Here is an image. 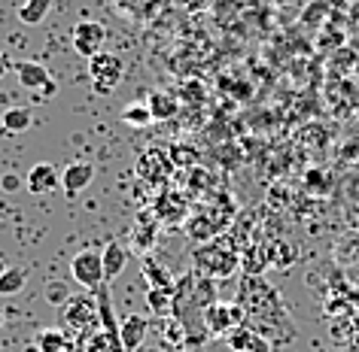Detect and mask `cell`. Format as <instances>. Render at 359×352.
I'll return each mask as SVG.
<instances>
[{
    "label": "cell",
    "mask_w": 359,
    "mask_h": 352,
    "mask_svg": "<svg viewBox=\"0 0 359 352\" xmlns=\"http://www.w3.org/2000/svg\"><path fill=\"white\" fill-rule=\"evenodd\" d=\"M238 307L244 310V319H250V328L253 331L265 328L271 343L292 334L280 295H277V288H271L265 279L247 276L244 286H241V295H238Z\"/></svg>",
    "instance_id": "1"
},
{
    "label": "cell",
    "mask_w": 359,
    "mask_h": 352,
    "mask_svg": "<svg viewBox=\"0 0 359 352\" xmlns=\"http://www.w3.org/2000/svg\"><path fill=\"white\" fill-rule=\"evenodd\" d=\"M195 267H198L201 276H210V279H229L241 270V255L238 249H231L226 240H213L208 246H198L195 249Z\"/></svg>",
    "instance_id": "2"
},
{
    "label": "cell",
    "mask_w": 359,
    "mask_h": 352,
    "mask_svg": "<svg viewBox=\"0 0 359 352\" xmlns=\"http://www.w3.org/2000/svg\"><path fill=\"white\" fill-rule=\"evenodd\" d=\"M61 322H65V328L74 331L79 340H86L92 331L101 328V319H97V297L74 295L65 307H61Z\"/></svg>",
    "instance_id": "3"
},
{
    "label": "cell",
    "mask_w": 359,
    "mask_h": 352,
    "mask_svg": "<svg viewBox=\"0 0 359 352\" xmlns=\"http://www.w3.org/2000/svg\"><path fill=\"white\" fill-rule=\"evenodd\" d=\"M201 325L210 337H229L238 325H244V310L238 304H226V301H213L204 307L201 313Z\"/></svg>",
    "instance_id": "4"
},
{
    "label": "cell",
    "mask_w": 359,
    "mask_h": 352,
    "mask_svg": "<svg viewBox=\"0 0 359 352\" xmlns=\"http://www.w3.org/2000/svg\"><path fill=\"white\" fill-rule=\"evenodd\" d=\"M88 76H92V88L97 94H113L125 76V64L113 52H101L88 61Z\"/></svg>",
    "instance_id": "5"
},
{
    "label": "cell",
    "mask_w": 359,
    "mask_h": 352,
    "mask_svg": "<svg viewBox=\"0 0 359 352\" xmlns=\"http://www.w3.org/2000/svg\"><path fill=\"white\" fill-rule=\"evenodd\" d=\"M70 276L76 279L83 288H88V292H97L107 279H104V258L97 249H83L76 252L74 261H70Z\"/></svg>",
    "instance_id": "6"
},
{
    "label": "cell",
    "mask_w": 359,
    "mask_h": 352,
    "mask_svg": "<svg viewBox=\"0 0 359 352\" xmlns=\"http://www.w3.org/2000/svg\"><path fill=\"white\" fill-rule=\"evenodd\" d=\"M137 176L147 185H165L174 176V161L165 149H147L137 158Z\"/></svg>",
    "instance_id": "7"
},
{
    "label": "cell",
    "mask_w": 359,
    "mask_h": 352,
    "mask_svg": "<svg viewBox=\"0 0 359 352\" xmlns=\"http://www.w3.org/2000/svg\"><path fill=\"white\" fill-rule=\"evenodd\" d=\"M70 40H74V49L79 52V55L92 61L95 55H101V52H104V43H107V28H104L101 22L83 19L79 24H74V34H70Z\"/></svg>",
    "instance_id": "8"
},
{
    "label": "cell",
    "mask_w": 359,
    "mask_h": 352,
    "mask_svg": "<svg viewBox=\"0 0 359 352\" xmlns=\"http://www.w3.org/2000/svg\"><path fill=\"white\" fill-rule=\"evenodd\" d=\"M95 174L97 170H95V164H88V161H70V164L61 170V188L74 197L95 183Z\"/></svg>",
    "instance_id": "9"
},
{
    "label": "cell",
    "mask_w": 359,
    "mask_h": 352,
    "mask_svg": "<svg viewBox=\"0 0 359 352\" xmlns=\"http://www.w3.org/2000/svg\"><path fill=\"white\" fill-rule=\"evenodd\" d=\"M25 185H28L31 195H49L55 192L61 185V174L55 170V164H49V161H40V164H34L28 170V176H25Z\"/></svg>",
    "instance_id": "10"
},
{
    "label": "cell",
    "mask_w": 359,
    "mask_h": 352,
    "mask_svg": "<svg viewBox=\"0 0 359 352\" xmlns=\"http://www.w3.org/2000/svg\"><path fill=\"white\" fill-rule=\"evenodd\" d=\"M149 334V319L147 316H125L119 322V337H122V349L125 352H137L147 343Z\"/></svg>",
    "instance_id": "11"
},
{
    "label": "cell",
    "mask_w": 359,
    "mask_h": 352,
    "mask_svg": "<svg viewBox=\"0 0 359 352\" xmlns=\"http://www.w3.org/2000/svg\"><path fill=\"white\" fill-rule=\"evenodd\" d=\"M15 76H19V83L25 88H31V92H52V79H49V70L40 64V61H19L15 64Z\"/></svg>",
    "instance_id": "12"
},
{
    "label": "cell",
    "mask_w": 359,
    "mask_h": 352,
    "mask_svg": "<svg viewBox=\"0 0 359 352\" xmlns=\"http://www.w3.org/2000/svg\"><path fill=\"white\" fill-rule=\"evenodd\" d=\"M101 258H104V279H119L122 270L128 267V246L119 240H110L107 246L101 249Z\"/></svg>",
    "instance_id": "13"
},
{
    "label": "cell",
    "mask_w": 359,
    "mask_h": 352,
    "mask_svg": "<svg viewBox=\"0 0 359 352\" xmlns=\"http://www.w3.org/2000/svg\"><path fill=\"white\" fill-rule=\"evenodd\" d=\"M156 216L168 225H183L189 216V204L183 195H161L156 201Z\"/></svg>",
    "instance_id": "14"
},
{
    "label": "cell",
    "mask_w": 359,
    "mask_h": 352,
    "mask_svg": "<svg viewBox=\"0 0 359 352\" xmlns=\"http://www.w3.org/2000/svg\"><path fill=\"white\" fill-rule=\"evenodd\" d=\"M147 106L152 113V122H168V119H174L177 110H180V104L165 92H149L147 94Z\"/></svg>",
    "instance_id": "15"
},
{
    "label": "cell",
    "mask_w": 359,
    "mask_h": 352,
    "mask_svg": "<svg viewBox=\"0 0 359 352\" xmlns=\"http://www.w3.org/2000/svg\"><path fill=\"white\" fill-rule=\"evenodd\" d=\"M143 276L149 279V288H165V292H174L177 288L174 276L165 274V267H161L156 258H143Z\"/></svg>",
    "instance_id": "16"
},
{
    "label": "cell",
    "mask_w": 359,
    "mask_h": 352,
    "mask_svg": "<svg viewBox=\"0 0 359 352\" xmlns=\"http://www.w3.org/2000/svg\"><path fill=\"white\" fill-rule=\"evenodd\" d=\"M0 122H4L6 134H22V131H28L34 125V113L28 110V106H13V110L4 113V119Z\"/></svg>",
    "instance_id": "17"
},
{
    "label": "cell",
    "mask_w": 359,
    "mask_h": 352,
    "mask_svg": "<svg viewBox=\"0 0 359 352\" xmlns=\"http://www.w3.org/2000/svg\"><path fill=\"white\" fill-rule=\"evenodd\" d=\"M52 3H55V0H25L19 6V22L22 24H43V19H46L52 10Z\"/></svg>",
    "instance_id": "18"
},
{
    "label": "cell",
    "mask_w": 359,
    "mask_h": 352,
    "mask_svg": "<svg viewBox=\"0 0 359 352\" xmlns=\"http://www.w3.org/2000/svg\"><path fill=\"white\" fill-rule=\"evenodd\" d=\"M122 125H128V128H147V125H152V113L147 101H134L122 110Z\"/></svg>",
    "instance_id": "19"
},
{
    "label": "cell",
    "mask_w": 359,
    "mask_h": 352,
    "mask_svg": "<svg viewBox=\"0 0 359 352\" xmlns=\"http://www.w3.org/2000/svg\"><path fill=\"white\" fill-rule=\"evenodd\" d=\"M37 346H40V352H67L70 340L61 328H46L37 334Z\"/></svg>",
    "instance_id": "20"
},
{
    "label": "cell",
    "mask_w": 359,
    "mask_h": 352,
    "mask_svg": "<svg viewBox=\"0 0 359 352\" xmlns=\"http://www.w3.org/2000/svg\"><path fill=\"white\" fill-rule=\"evenodd\" d=\"M25 283H28V270L25 267H6V274L0 276V295L4 297H13V295H19Z\"/></svg>",
    "instance_id": "21"
},
{
    "label": "cell",
    "mask_w": 359,
    "mask_h": 352,
    "mask_svg": "<svg viewBox=\"0 0 359 352\" xmlns=\"http://www.w3.org/2000/svg\"><path fill=\"white\" fill-rule=\"evenodd\" d=\"M83 352H125V349H122L119 340H113L110 334H104L101 328H97L83 340Z\"/></svg>",
    "instance_id": "22"
},
{
    "label": "cell",
    "mask_w": 359,
    "mask_h": 352,
    "mask_svg": "<svg viewBox=\"0 0 359 352\" xmlns=\"http://www.w3.org/2000/svg\"><path fill=\"white\" fill-rule=\"evenodd\" d=\"M43 297H46V304H52V307H65L70 297H74V292H70V286L65 279H49L46 288H43Z\"/></svg>",
    "instance_id": "23"
},
{
    "label": "cell",
    "mask_w": 359,
    "mask_h": 352,
    "mask_svg": "<svg viewBox=\"0 0 359 352\" xmlns=\"http://www.w3.org/2000/svg\"><path fill=\"white\" fill-rule=\"evenodd\" d=\"M253 337H256V331L250 328V325H238V328L226 337V343H229V349H235V352H250Z\"/></svg>",
    "instance_id": "24"
},
{
    "label": "cell",
    "mask_w": 359,
    "mask_h": 352,
    "mask_svg": "<svg viewBox=\"0 0 359 352\" xmlns=\"http://www.w3.org/2000/svg\"><path fill=\"white\" fill-rule=\"evenodd\" d=\"M147 301H149V307L156 313H168L170 304H174V292H165V288H149Z\"/></svg>",
    "instance_id": "25"
},
{
    "label": "cell",
    "mask_w": 359,
    "mask_h": 352,
    "mask_svg": "<svg viewBox=\"0 0 359 352\" xmlns=\"http://www.w3.org/2000/svg\"><path fill=\"white\" fill-rule=\"evenodd\" d=\"M134 240H137L140 249H152V243H156V222H149L147 231H143V228L134 231Z\"/></svg>",
    "instance_id": "26"
},
{
    "label": "cell",
    "mask_w": 359,
    "mask_h": 352,
    "mask_svg": "<svg viewBox=\"0 0 359 352\" xmlns=\"http://www.w3.org/2000/svg\"><path fill=\"white\" fill-rule=\"evenodd\" d=\"M250 352H274V346H271V340H268V337H262V334H256V337H253V346H250Z\"/></svg>",
    "instance_id": "27"
},
{
    "label": "cell",
    "mask_w": 359,
    "mask_h": 352,
    "mask_svg": "<svg viewBox=\"0 0 359 352\" xmlns=\"http://www.w3.org/2000/svg\"><path fill=\"white\" fill-rule=\"evenodd\" d=\"M13 67H15V64L10 61V55H6V52H0V76H6Z\"/></svg>",
    "instance_id": "28"
},
{
    "label": "cell",
    "mask_w": 359,
    "mask_h": 352,
    "mask_svg": "<svg viewBox=\"0 0 359 352\" xmlns=\"http://www.w3.org/2000/svg\"><path fill=\"white\" fill-rule=\"evenodd\" d=\"M22 185V179L19 176H13V174H6L4 176V188H6V192H13V188H19Z\"/></svg>",
    "instance_id": "29"
},
{
    "label": "cell",
    "mask_w": 359,
    "mask_h": 352,
    "mask_svg": "<svg viewBox=\"0 0 359 352\" xmlns=\"http://www.w3.org/2000/svg\"><path fill=\"white\" fill-rule=\"evenodd\" d=\"M6 267H10V265H6V261H4V258H0V276H4V274H6Z\"/></svg>",
    "instance_id": "30"
},
{
    "label": "cell",
    "mask_w": 359,
    "mask_h": 352,
    "mask_svg": "<svg viewBox=\"0 0 359 352\" xmlns=\"http://www.w3.org/2000/svg\"><path fill=\"white\" fill-rule=\"evenodd\" d=\"M0 328H4V313H0Z\"/></svg>",
    "instance_id": "31"
},
{
    "label": "cell",
    "mask_w": 359,
    "mask_h": 352,
    "mask_svg": "<svg viewBox=\"0 0 359 352\" xmlns=\"http://www.w3.org/2000/svg\"><path fill=\"white\" fill-rule=\"evenodd\" d=\"M180 352H195V349H180Z\"/></svg>",
    "instance_id": "32"
}]
</instances>
